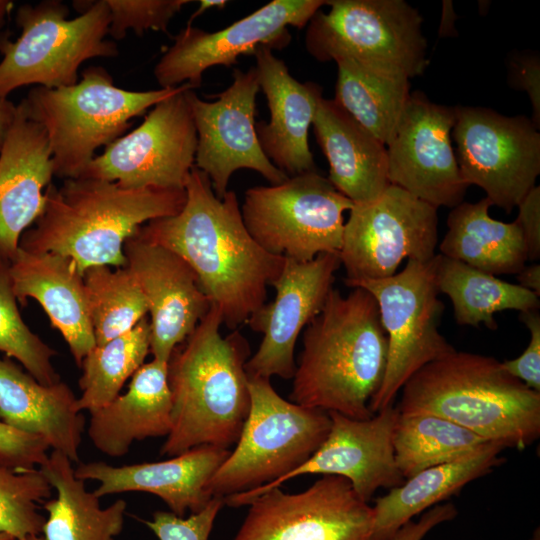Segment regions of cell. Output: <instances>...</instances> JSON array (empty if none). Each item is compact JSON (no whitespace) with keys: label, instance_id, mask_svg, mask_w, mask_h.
<instances>
[{"label":"cell","instance_id":"1","mask_svg":"<svg viewBox=\"0 0 540 540\" xmlns=\"http://www.w3.org/2000/svg\"><path fill=\"white\" fill-rule=\"evenodd\" d=\"M179 213L151 220L136 235L182 257L194 270L223 324L236 329L262 305L285 257L265 251L250 235L234 191L218 198L209 177L193 166Z\"/></svg>","mask_w":540,"mask_h":540},{"label":"cell","instance_id":"2","mask_svg":"<svg viewBox=\"0 0 540 540\" xmlns=\"http://www.w3.org/2000/svg\"><path fill=\"white\" fill-rule=\"evenodd\" d=\"M388 338L373 295L360 287L346 296L332 288L303 332L292 402L365 420L387 365Z\"/></svg>","mask_w":540,"mask_h":540},{"label":"cell","instance_id":"3","mask_svg":"<svg viewBox=\"0 0 540 540\" xmlns=\"http://www.w3.org/2000/svg\"><path fill=\"white\" fill-rule=\"evenodd\" d=\"M222 324L221 312L211 304L170 356L172 427L162 455L173 457L204 445L228 449L238 441L251 406L245 371L250 346L238 331L222 337Z\"/></svg>","mask_w":540,"mask_h":540},{"label":"cell","instance_id":"4","mask_svg":"<svg viewBox=\"0 0 540 540\" xmlns=\"http://www.w3.org/2000/svg\"><path fill=\"white\" fill-rule=\"evenodd\" d=\"M44 196L43 212L19 247L66 256L81 274L92 266L126 267L125 241L143 223L176 215L186 202L185 189H124L94 178L50 183Z\"/></svg>","mask_w":540,"mask_h":540},{"label":"cell","instance_id":"5","mask_svg":"<svg viewBox=\"0 0 540 540\" xmlns=\"http://www.w3.org/2000/svg\"><path fill=\"white\" fill-rule=\"evenodd\" d=\"M401 390V414H434L507 448L521 450L539 438L540 392L491 356L455 349L420 368Z\"/></svg>","mask_w":540,"mask_h":540},{"label":"cell","instance_id":"6","mask_svg":"<svg viewBox=\"0 0 540 540\" xmlns=\"http://www.w3.org/2000/svg\"><path fill=\"white\" fill-rule=\"evenodd\" d=\"M251 406L235 449L207 484L227 505H248L280 487L326 439L329 413L281 397L270 379L248 376Z\"/></svg>","mask_w":540,"mask_h":540},{"label":"cell","instance_id":"7","mask_svg":"<svg viewBox=\"0 0 540 540\" xmlns=\"http://www.w3.org/2000/svg\"><path fill=\"white\" fill-rule=\"evenodd\" d=\"M130 91L114 85L101 66L82 71L70 86L33 87L22 104L27 116L46 131L54 175L79 178L101 146H108L130 127V120L184 89Z\"/></svg>","mask_w":540,"mask_h":540},{"label":"cell","instance_id":"8","mask_svg":"<svg viewBox=\"0 0 540 540\" xmlns=\"http://www.w3.org/2000/svg\"><path fill=\"white\" fill-rule=\"evenodd\" d=\"M73 5L80 15L72 19L67 18L68 6L59 0L18 8L19 37L15 41L0 38V100L26 85H73L86 60L118 55L116 43L105 39L111 20L106 0L74 1Z\"/></svg>","mask_w":540,"mask_h":540},{"label":"cell","instance_id":"9","mask_svg":"<svg viewBox=\"0 0 540 540\" xmlns=\"http://www.w3.org/2000/svg\"><path fill=\"white\" fill-rule=\"evenodd\" d=\"M308 23L305 46L317 61L351 58L408 79L428 65L422 17L403 0H331Z\"/></svg>","mask_w":540,"mask_h":540},{"label":"cell","instance_id":"10","mask_svg":"<svg viewBox=\"0 0 540 540\" xmlns=\"http://www.w3.org/2000/svg\"><path fill=\"white\" fill-rule=\"evenodd\" d=\"M353 202L316 170L280 184L255 186L244 195L243 222L268 253L308 262L321 253H339L343 214Z\"/></svg>","mask_w":540,"mask_h":540},{"label":"cell","instance_id":"11","mask_svg":"<svg viewBox=\"0 0 540 540\" xmlns=\"http://www.w3.org/2000/svg\"><path fill=\"white\" fill-rule=\"evenodd\" d=\"M344 282L373 295L388 338L384 379L369 405L375 414L393 405L415 372L455 350L439 331L445 306L439 298L433 259L408 260L404 269L387 278Z\"/></svg>","mask_w":540,"mask_h":540},{"label":"cell","instance_id":"12","mask_svg":"<svg viewBox=\"0 0 540 540\" xmlns=\"http://www.w3.org/2000/svg\"><path fill=\"white\" fill-rule=\"evenodd\" d=\"M525 116L483 107L455 108L452 129L465 183L484 190L506 212L517 207L540 173V134Z\"/></svg>","mask_w":540,"mask_h":540},{"label":"cell","instance_id":"13","mask_svg":"<svg viewBox=\"0 0 540 540\" xmlns=\"http://www.w3.org/2000/svg\"><path fill=\"white\" fill-rule=\"evenodd\" d=\"M436 207L389 184L375 200L354 204L339 252L346 280L382 279L402 261L428 262L436 255Z\"/></svg>","mask_w":540,"mask_h":540},{"label":"cell","instance_id":"14","mask_svg":"<svg viewBox=\"0 0 540 540\" xmlns=\"http://www.w3.org/2000/svg\"><path fill=\"white\" fill-rule=\"evenodd\" d=\"M184 89L152 107L144 121L106 146L79 178L124 189H185L195 163L197 133Z\"/></svg>","mask_w":540,"mask_h":540},{"label":"cell","instance_id":"15","mask_svg":"<svg viewBox=\"0 0 540 540\" xmlns=\"http://www.w3.org/2000/svg\"><path fill=\"white\" fill-rule=\"evenodd\" d=\"M248 505L234 540H369L374 523L373 507L336 475L300 493L269 489Z\"/></svg>","mask_w":540,"mask_h":540},{"label":"cell","instance_id":"16","mask_svg":"<svg viewBox=\"0 0 540 540\" xmlns=\"http://www.w3.org/2000/svg\"><path fill=\"white\" fill-rule=\"evenodd\" d=\"M325 4L322 0H273L213 33L187 25L155 65V79L161 88L184 83L199 87L203 73L213 66L230 67L240 55H254L260 47L284 48L291 39L288 26L304 28Z\"/></svg>","mask_w":540,"mask_h":540},{"label":"cell","instance_id":"17","mask_svg":"<svg viewBox=\"0 0 540 540\" xmlns=\"http://www.w3.org/2000/svg\"><path fill=\"white\" fill-rule=\"evenodd\" d=\"M233 82L214 101H205L193 89L185 92L196 133L194 166L210 179L213 191L222 198L232 174L242 168L261 174L272 185L288 175L264 154L256 132V96L260 89L255 67L247 72L233 70Z\"/></svg>","mask_w":540,"mask_h":540},{"label":"cell","instance_id":"18","mask_svg":"<svg viewBox=\"0 0 540 540\" xmlns=\"http://www.w3.org/2000/svg\"><path fill=\"white\" fill-rule=\"evenodd\" d=\"M454 123L455 108L411 94L386 145L389 183L436 208L463 202L469 186L451 144Z\"/></svg>","mask_w":540,"mask_h":540},{"label":"cell","instance_id":"19","mask_svg":"<svg viewBox=\"0 0 540 540\" xmlns=\"http://www.w3.org/2000/svg\"><path fill=\"white\" fill-rule=\"evenodd\" d=\"M340 266L339 253H321L303 263L285 258L281 273L271 284L274 300L262 305L246 322L263 335L256 353L245 364L248 376L293 378L297 339L322 310Z\"/></svg>","mask_w":540,"mask_h":540},{"label":"cell","instance_id":"20","mask_svg":"<svg viewBox=\"0 0 540 540\" xmlns=\"http://www.w3.org/2000/svg\"><path fill=\"white\" fill-rule=\"evenodd\" d=\"M126 268L138 283L150 313V353L168 362L207 314L211 302L196 273L175 252L136 234L124 243Z\"/></svg>","mask_w":540,"mask_h":540},{"label":"cell","instance_id":"21","mask_svg":"<svg viewBox=\"0 0 540 540\" xmlns=\"http://www.w3.org/2000/svg\"><path fill=\"white\" fill-rule=\"evenodd\" d=\"M328 413L331 427L326 439L286 481L304 474L341 476L368 503L379 488L391 489L405 481L395 462L393 435L399 412L394 405L365 420Z\"/></svg>","mask_w":540,"mask_h":540},{"label":"cell","instance_id":"22","mask_svg":"<svg viewBox=\"0 0 540 540\" xmlns=\"http://www.w3.org/2000/svg\"><path fill=\"white\" fill-rule=\"evenodd\" d=\"M53 175L46 131L19 103L0 150V256L9 262L22 234L42 214Z\"/></svg>","mask_w":540,"mask_h":540},{"label":"cell","instance_id":"23","mask_svg":"<svg viewBox=\"0 0 540 540\" xmlns=\"http://www.w3.org/2000/svg\"><path fill=\"white\" fill-rule=\"evenodd\" d=\"M230 451L216 446H198L159 462L111 466L103 461L79 463L75 476L99 483L97 497L129 491L160 497L171 512L184 517L204 509L212 499L207 484Z\"/></svg>","mask_w":540,"mask_h":540},{"label":"cell","instance_id":"24","mask_svg":"<svg viewBox=\"0 0 540 540\" xmlns=\"http://www.w3.org/2000/svg\"><path fill=\"white\" fill-rule=\"evenodd\" d=\"M254 55L259 86L270 111L269 122L256 123L264 154L289 177L314 171L308 132L322 96L320 86L297 81L267 47L258 48Z\"/></svg>","mask_w":540,"mask_h":540},{"label":"cell","instance_id":"25","mask_svg":"<svg viewBox=\"0 0 540 540\" xmlns=\"http://www.w3.org/2000/svg\"><path fill=\"white\" fill-rule=\"evenodd\" d=\"M10 277L17 300L35 299L60 331L78 367L96 345L90 322L82 274L63 255L18 248L10 262Z\"/></svg>","mask_w":540,"mask_h":540},{"label":"cell","instance_id":"26","mask_svg":"<svg viewBox=\"0 0 540 540\" xmlns=\"http://www.w3.org/2000/svg\"><path fill=\"white\" fill-rule=\"evenodd\" d=\"M76 400L66 383L41 384L9 358H0V421L41 437L73 463H79L85 427Z\"/></svg>","mask_w":540,"mask_h":540},{"label":"cell","instance_id":"27","mask_svg":"<svg viewBox=\"0 0 540 540\" xmlns=\"http://www.w3.org/2000/svg\"><path fill=\"white\" fill-rule=\"evenodd\" d=\"M313 129L329 163V181L353 204L378 198L389 186L387 148L334 100L322 96Z\"/></svg>","mask_w":540,"mask_h":540},{"label":"cell","instance_id":"28","mask_svg":"<svg viewBox=\"0 0 540 540\" xmlns=\"http://www.w3.org/2000/svg\"><path fill=\"white\" fill-rule=\"evenodd\" d=\"M171 412L168 362L152 359L133 374L124 394L90 412L88 436L100 452L122 457L135 441L167 436Z\"/></svg>","mask_w":540,"mask_h":540},{"label":"cell","instance_id":"29","mask_svg":"<svg viewBox=\"0 0 540 540\" xmlns=\"http://www.w3.org/2000/svg\"><path fill=\"white\" fill-rule=\"evenodd\" d=\"M507 448L488 442L452 462L427 468L376 499L374 523L369 540H389L417 514L432 508L504 462Z\"/></svg>","mask_w":540,"mask_h":540},{"label":"cell","instance_id":"30","mask_svg":"<svg viewBox=\"0 0 540 540\" xmlns=\"http://www.w3.org/2000/svg\"><path fill=\"white\" fill-rule=\"evenodd\" d=\"M56 498L44 502L48 516L42 527L43 540H114L122 529L127 503L118 499L101 508L99 497L77 478L73 462L52 450L38 468Z\"/></svg>","mask_w":540,"mask_h":540},{"label":"cell","instance_id":"31","mask_svg":"<svg viewBox=\"0 0 540 540\" xmlns=\"http://www.w3.org/2000/svg\"><path fill=\"white\" fill-rule=\"evenodd\" d=\"M491 206L485 197L453 207L440 254L495 276L517 274L528 261L521 230L515 221L493 219Z\"/></svg>","mask_w":540,"mask_h":540},{"label":"cell","instance_id":"32","mask_svg":"<svg viewBox=\"0 0 540 540\" xmlns=\"http://www.w3.org/2000/svg\"><path fill=\"white\" fill-rule=\"evenodd\" d=\"M433 262L439 293L450 298L459 325L478 327L483 323L496 330L495 313L503 310L525 312L540 307L539 296L518 284L503 281L440 253L434 256Z\"/></svg>","mask_w":540,"mask_h":540},{"label":"cell","instance_id":"33","mask_svg":"<svg viewBox=\"0 0 540 540\" xmlns=\"http://www.w3.org/2000/svg\"><path fill=\"white\" fill-rule=\"evenodd\" d=\"M335 62L338 74L334 101L387 145L410 98L409 79L370 68L347 57Z\"/></svg>","mask_w":540,"mask_h":540},{"label":"cell","instance_id":"34","mask_svg":"<svg viewBox=\"0 0 540 540\" xmlns=\"http://www.w3.org/2000/svg\"><path fill=\"white\" fill-rule=\"evenodd\" d=\"M491 442L442 417L399 413L393 435L395 462L404 479L452 462Z\"/></svg>","mask_w":540,"mask_h":540},{"label":"cell","instance_id":"35","mask_svg":"<svg viewBox=\"0 0 540 540\" xmlns=\"http://www.w3.org/2000/svg\"><path fill=\"white\" fill-rule=\"evenodd\" d=\"M150 353V322L147 317L125 334L95 345L82 360L79 379V412L95 411L115 399Z\"/></svg>","mask_w":540,"mask_h":540},{"label":"cell","instance_id":"36","mask_svg":"<svg viewBox=\"0 0 540 540\" xmlns=\"http://www.w3.org/2000/svg\"><path fill=\"white\" fill-rule=\"evenodd\" d=\"M82 276L96 345L127 333L146 317L145 297L126 267L92 266Z\"/></svg>","mask_w":540,"mask_h":540},{"label":"cell","instance_id":"37","mask_svg":"<svg viewBox=\"0 0 540 540\" xmlns=\"http://www.w3.org/2000/svg\"><path fill=\"white\" fill-rule=\"evenodd\" d=\"M9 268L10 262L0 256V352L17 359L41 384H55L60 381L51 362L56 351L24 323L17 307Z\"/></svg>","mask_w":540,"mask_h":540},{"label":"cell","instance_id":"38","mask_svg":"<svg viewBox=\"0 0 540 540\" xmlns=\"http://www.w3.org/2000/svg\"><path fill=\"white\" fill-rule=\"evenodd\" d=\"M52 489L38 468L16 470L0 460V533L15 539L39 535L45 518L37 503L50 498Z\"/></svg>","mask_w":540,"mask_h":540},{"label":"cell","instance_id":"39","mask_svg":"<svg viewBox=\"0 0 540 540\" xmlns=\"http://www.w3.org/2000/svg\"><path fill=\"white\" fill-rule=\"evenodd\" d=\"M110 10L108 35L123 39L128 30L138 36L147 30L166 32L171 19L188 0H106Z\"/></svg>","mask_w":540,"mask_h":540},{"label":"cell","instance_id":"40","mask_svg":"<svg viewBox=\"0 0 540 540\" xmlns=\"http://www.w3.org/2000/svg\"><path fill=\"white\" fill-rule=\"evenodd\" d=\"M224 504V497L213 496L204 509L188 518L172 512L156 511L152 520L143 522L159 540H208L215 518Z\"/></svg>","mask_w":540,"mask_h":540},{"label":"cell","instance_id":"41","mask_svg":"<svg viewBox=\"0 0 540 540\" xmlns=\"http://www.w3.org/2000/svg\"><path fill=\"white\" fill-rule=\"evenodd\" d=\"M49 448L41 437L23 433L0 421V460L8 466L16 470L39 468Z\"/></svg>","mask_w":540,"mask_h":540},{"label":"cell","instance_id":"42","mask_svg":"<svg viewBox=\"0 0 540 540\" xmlns=\"http://www.w3.org/2000/svg\"><path fill=\"white\" fill-rule=\"evenodd\" d=\"M519 318L530 332L529 344L519 357L501 362L502 367L510 375L523 382L530 389L540 392L539 310L520 312Z\"/></svg>","mask_w":540,"mask_h":540},{"label":"cell","instance_id":"43","mask_svg":"<svg viewBox=\"0 0 540 540\" xmlns=\"http://www.w3.org/2000/svg\"><path fill=\"white\" fill-rule=\"evenodd\" d=\"M517 207L515 222L523 236L527 259L536 261L540 257V187L535 185Z\"/></svg>","mask_w":540,"mask_h":540},{"label":"cell","instance_id":"44","mask_svg":"<svg viewBox=\"0 0 540 540\" xmlns=\"http://www.w3.org/2000/svg\"><path fill=\"white\" fill-rule=\"evenodd\" d=\"M513 85L526 91L533 106V123L540 124V62L536 56H521L512 62Z\"/></svg>","mask_w":540,"mask_h":540},{"label":"cell","instance_id":"45","mask_svg":"<svg viewBox=\"0 0 540 540\" xmlns=\"http://www.w3.org/2000/svg\"><path fill=\"white\" fill-rule=\"evenodd\" d=\"M456 515L457 509L452 503L437 504L428 509L417 522L410 520L404 524L389 540H422L434 527L452 520Z\"/></svg>","mask_w":540,"mask_h":540},{"label":"cell","instance_id":"46","mask_svg":"<svg viewBox=\"0 0 540 540\" xmlns=\"http://www.w3.org/2000/svg\"><path fill=\"white\" fill-rule=\"evenodd\" d=\"M518 285L528 289L538 296L540 295V265L534 263L528 266H524L523 269L517 273Z\"/></svg>","mask_w":540,"mask_h":540},{"label":"cell","instance_id":"47","mask_svg":"<svg viewBox=\"0 0 540 540\" xmlns=\"http://www.w3.org/2000/svg\"><path fill=\"white\" fill-rule=\"evenodd\" d=\"M16 114V106L8 99L0 100V150Z\"/></svg>","mask_w":540,"mask_h":540},{"label":"cell","instance_id":"48","mask_svg":"<svg viewBox=\"0 0 540 540\" xmlns=\"http://www.w3.org/2000/svg\"><path fill=\"white\" fill-rule=\"evenodd\" d=\"M228 2L225 0H202L199 1V8L193 13L189 18L188 25L191 24L194 18L200 16L202 13L206 12L211 8L222 9L226 6Z\"/></svg>","mask_w":540,"mask_h":540},{"label":"cell","instance_id":"49","mask_svg":"<svg viewBox=\"0 0 540 540\" xmlns=\"http://www.w3.org/2000/svg\"><path fill=\"white\" fill-rule=\"evenodd\" d=\"M13 8V2L9 0H0V28L3 27L6 17Z\"/></svg>","mask_w":540,"mask_h":540},{"label":"cell","instance_id":"50","mask_svg":"<svg viewBox=\"0 0 540 540\" xmlns=\"http://www.w3.org/2000/svg\"><path fill=\"white\" fill-rule=\"evenodd\" d=\"M11 540H43V538L39 535H31L20 539L12 538Z\"/></svg>","mask_w":540,"mask_h":540},{"label":"cell","instance_id":"51","mask_svg":"<svg viewBox=\"0 0 540 540\" xmlns=\"http://www.w3.org/2000/svg\"><path fill=\"white\" fill-rule=\"evenodd\" d=\"M11 539H12L11 536L4 533H0V540H11Z\"/></svg>","mask_w":540,"mask_h":540}]
</instances>
